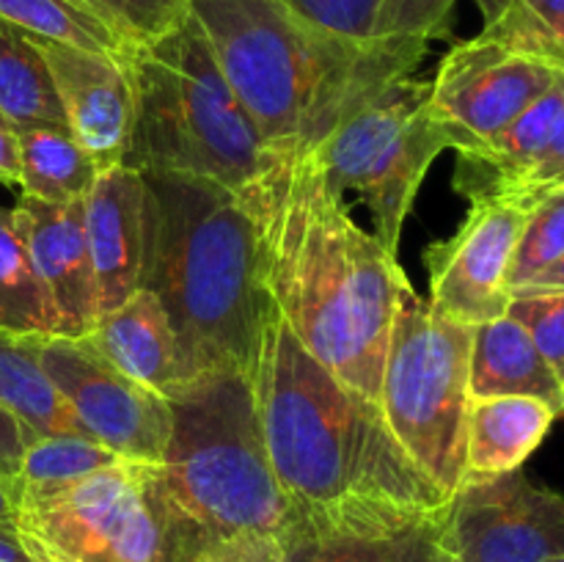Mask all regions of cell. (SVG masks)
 <instances>
[{
  "instance_id": "6da1fadb",
  "label": "cell",
  "mask_w": 564,
  "mask_h": 562,
  "mask_svg": "<svg viewBox=\"0 0 564 562\" xmlns=\"http://www.w3.org/2000/svg\"><path fill=\"white\" fill-rule=\"evenodd\" d=\"M237 196L257 229L259 275L273 306L314 358L378 402L408 281L394 253L352 220L314 152L273 147Z\"/></svg>"
},
{
  "instance_id": "7a4b0ae2",
  "label": "cell",
  "mask_w": 564,
  "mask_h": 562,
  "mask_svg": "<svg viewBox=\"0 0 564 562\" xmlns=\"http://www.w3.org/2000/svg\"><path fill=\"white\" fill-rule=\"evenodd\" d=\"M248 378L270 468L295 516L389 527L449 510L452 496L397 444L378 402L314 358L275 306Z\"/></svg>"
},
{
  "instance_id": "3957f363",
  "label": "cell",
  "mask_w": 564,
  "mask_h": 562,
  "mask_svg": "<svg viewBox=\"0 0 564 562\" xmlns=\"http://www.w3.org/2000/svg\"><path fill=\"white\" fill-rule=\"evenodd\" d=\"M226 83L270 147L314 152L347 116L427 47L352 44L303 20L284 0H187Z\"/></svg>"
},
{
  "instance_id": "277c9868",
  "label": "cell",
  "mask_w": 564,
  "mask_h": 562,
  "mask_svg": "<svg viewBox=\"0 0 564 562\" xmlns=\"http://www.w3.org/2000/svg\"><path fill=\"white\" fill-rule=\"evenodd\" d=\"M141 287L158 295L180 345L182 380L209 369L251 372L270 295L257 229L237 191L204 176L143 174Z\"/></svg>"
},
{
  "instance_id": "5b68a950",
  "label": "cell",
  "mask_w": 564,
  "mask_h": 562,
  "mask_svg": "<svg viewBox=\"0 0 564 562\" xmlns=\"http://www.w3.org/2000/svg\"><path fill=\"white\" fill-rule=\"evenodd\" d=\"M171 430L160 457L185 562L237 534L279 538L292 521L259 428L251 378L209 369L165 395Z\"/></svg>"
},
{
  "instance_id": "8992f818",
  "label": "cell",
  "mask_w": 564,
  "mask_h": 562,
  "mask_svg": "<svg viewBox=\"0 0 564 562\" xmlns=\"http://www.w3.org/2000/svg\"><path fill=\"white\" fill-rule=\"evenodd\" d=\"M119 55L135 99L127 169L204 176L231 191L262 171L273 147L229 88L191 11L158 42Z\"/></svg>"
},
{
  "instance_id": "52a82bcc",
  "label": "cell",
  "mask_w": 564,
  "mask_h": 562,
  "mask_svg": "<svg viewBox=\"0 0 564 562\" xmlns=\"http://www.w3.org/2000/svg\"><path fill=\"white\" fill-rule=\"evenodd\" d=\"M471 325L424 303L405 281L386 347L378 406L419 472L455 496L466 479Z\"/></svg>"
},
{
  "instance_id": "ba28073f",
  "label": "cell",
  "mask_w": 564,
  "mask_h": 562,
  "mask_svg": "<svg viewBox=\"0 0 564 562\" xmlns=\"http://www.w3.org/2000/svg\"><path fill=\"white\" fill-rule=\"evenodd\" d=\"M33 562H185L158 463L119 461L77 483L14 496Z\"/></svg>"
},
{
  "instance_id": "9c48e42d",
  "label": "cell",
  "mask_w": 564,
  "mask_h": 562,
  "mask_svg": "<svg viewBox=\"0 0 564 562\" xmlns=\"http://www.w3.org/2000/svg\"><path fill=\"white\" fill-rule=\"evenodd\" d=\"M430 88L433 80L397 77L314 149L336 191L361 193L372 209L375 237L394 257L430 165L449 149L430 114Z\"/></svg>"
},
{
  "instance_id": "30bf717a",
  "label": "cell",
  "mask_w": 564,
  "mask_h": 562,
  "mask_svg": "<svg viewBox=\"0 0 564 562\" xmlns=\"http://www.w3.org/2000/svg\"><path fill=\"white\" fill-rule=\"evenodd\" d=\"M33 350L83 433L124 461L160 463L171 430L163 395L127 378L86 339L33 336Z\"/></svg>"
},
{
  "instance_id": "8fae6325",
  "label": "cell",
  "mask_w": 564,
  "mask_h": 562,
  "mask_svg": "<svg viewBox=\"0 0 564 562\" xmlns=\"http://www.w3.org/2000/svg\"><path fill=\"white\" fill-rule=\"evenodd\" d=\"M562 75L560 66L479 33L441 61L430 88V114L449 149L463 152L499 136Z\"/></svg>"
},
{
  "instance_id": "7c38bea8",
  "label": "cell",
  "mask_w": 564,
  "mask_h": 562,
  "mask_svg": "<svg viewBox=\"0 0 564 562\" xmlns=\"http://www.w3.org/2000/svg\"><path fill=\"white\" fill-rule=\"evenodd\" d=\"M438 545L463 562H549L564 554V496L534 485L521 468L466 477Z\"/></svg>"
},
{
  "instance_id": "4fadbf2b",
  "label": "cell",
  "mask_w": 564,
  "mask_h": 562,
  "mask_svg": "<svg viewBox=\"0 0 564 562\" xmlns=\"http://www.w3.org/2000/svg\"><path fill=\"white\" fill-rule=\"evenodd\" d=\"M527 213L512 202L471 204L460 229L424 251L435 312L471 328L507 314V273Z\"/></svg>"
},
{
  "instance_id": "5bb4252c",
  "label": "cell",
  "mask_w": 564,
  "mask_h": 562,
  "mask_svg": "<svg viewBox=\"0 0 564 562\" xmlns=\"http://www.w3.org/2000/svg\"><path fill=\"white\" fill-rule=\"evenodd\" d=\"M36 39L53 75L55 94L75 141L97 171L124 165L135 121L130 72L119 53H97L75 44Z\"/></svg>"
},
{
  "instance_id": "9a60e30c",
  "label": "cell",
  "mask_w": 564,
  "mask_h": 562,
  "mask_svg": "<svg viewBox=\"0 0 564 562\" xmlns=\"http://www.w3.org/2000/svg\"><path fill=\"white\" fill-rule=\"evenodd\" d=\"M14 213L28 257L58 314L61 336L83 339L97 325V281L88 248L86 204L20 196Z\"/></svg>"
},
{
  "instance_id": "2e32d148",
  "label": "cell",
  "mask_w": 564,
  "mask_h": 562,
  "mask_svg": "<svg viewBox=\"0 0 564 562\" xmlns=\"http://www.w3.org/2000/svg\"><path fill=\"white\" fill-rule=\"evenodd\" d=\"M97 281V320L141 287L147 251V185L127 165L102 171L83 198Z\"/></svg>"
},
{
  "instance_id": "e0dca14e",
  "label": "cell",
  "mask_w": 564,
  "mask_h": 562,
  "mask_svg": "<svg viewBox=\"0 0 564 562\" xmlns=\"http://www.w3.org/2000/svg\"><path fill=\"white\" fill-rule=\"evenodd\" d=\"M564 102V75L534 99L499 136L457 152L455 191L468 204L518 202L523 182L538 165Z\"/></svg>"
},
{
  "instance_id": "ac0fdd59",
  "label": "cell",
  "mask_w": 564,
  "mask_h": 562,
  "mask_svg": "<svg viewBox=\"0 0 564 562\" xmlns=\"http://www.w3.org/2000/svg\"><path fill=\"white\" fill-rule=\"evenodd\" d=\"M83 339L119 372L158 395L165 397L182 380L176 334L163 303L147 287L102 314Z\"/></svg>"
},
{
  "instance_id": "d6986e66",
  "label": "cell",
  "mask_w": 564,
  "mask_h": 562,
  "mask_svg": "<svg viewBox=\"0 0 564 562\" xmlns=\"http://www.w3.org/2000/svg\"><path fill=\"white\" fill-rule=\"evenodd\" d=\"M444 516L389 527H341L292 516L279 534L284 562H435Z\"/></svg>"
},
{
  "instance_id": "ffe728a7",
  "label": "cell",
  "mask_w": 564,
  "mask_h": 562,
  "mask_svg": "<svg viewBox=\"0 0 564 562\" xmlns=\"http://www.w3.org/2000/svg\"><path fill=\"white\" fill-rule=\"evenodd\" d=\"M468 391L471 397H538L556 413L564 408V383L556 378L529 331L510 314L474 328Z\"/></svg>"
},
{
  "instance_id": "44dd1931",
  "label": "cell",
  "mask_w": 564,
  "mask_h": 562,
  "mask_svg": "<svg viewBox=\"0 0 564 562\" xmlns=\"http://www.w3.org/2000/svg\"><path fill=\"white\" fill-rule=\"evenodd\" d=\"M560 413L538 397H471L466 430V477L516 472L543 444Z\"/></svg>"
},
{
  "instance_id": "7402d4cb",
  "label": "cell",
  "mask_w": 564,
  "mask_h": 562,
  "mask_svg": "<svg viewBox=\"0 0 564 562\" xmlns=\"http://www.w3.org/2000/svg\"><path fill=\"white\" fill-rule=\"evenodd\" d=\"M17 147H20V196L50 204L80 202L99 176L97 165L75 141L69 127H20Z\"/></svg>"
},
{
  "instance_id": "603a6c76",
  "label": "cell",
  "mask_w": 564,
  "mask_h": 562,
  "mask_svg": "<svg viewBox=\"0 0 564 562\" xmlns=\"http://www.w3.org/2000/svg\"><path fill=\"white\" fill-rule=\"evenodd\" d=\"M0 119L14 130L66 127L53 75L36 39L0 20Z\"/></svg>"
},
{
  "instance_id": "cb8c5ba5",
  "label": "cell",
  "mask_w": 564,
  "mask_h": 562,
  "mask_svg": "<svg viewBox=\"0 0 564 562\" xmlns=\"http://www.w3.org/2000/svg\"><path fill=\"white\" fill-rule=\"evenodd\" d=\"M0 334L61 336L58 314L28 257L14 213L0 207Z\"/></svg>"
},
{
  "instance_id": "d4e9b609",
  "label": "cell",
  "mask_w": 564,
  "mask_h": 562,
  "mask_svg": "<svg viewBox=\"0 0 564 562\" xmlns=\"http://www.w3.org/2000/svg\"><path fill=\"white\" fill-rule=\"evenodd\" d=\"M119 461L124 457L110 452L108 446L86 433L39 435L28 444L20 474L14 477L11 488H14V496L25 494V490L61 488V485L77 483V479L102 472Z\"/></svg>"
},
{
  "instance_id": "484cf974",
  "label": "cell",
  "mask_w": 564,
  "mask_h": 562,
  "mask_svg": "<svg viewBox=\"0 0 564 562\" xmlns=\"http://www.w3.org/2000/svg\"><path fill=\"white\" fill-rule=\"evenodd\" d=\"M0 20L39 39L97 53H121V42L80 0H0Z\"/></svg>"
},
{
  "instance_id": "4316f807",
  "label": "cell",
  "mask_w": 564,
  "mask_h": 562,
  "mask_svg": "<svg viewBox=\"0 0 564 562\" xmlns=\"http://www.w3.org/2000/svg\"><path fill=\"white\" fill-rule=\"evenodd\" d=\"M485 36L564 69V0H516Z\"/></svg>"
},
{
  "instance_id": "83f0119b",
  "label": "cell",
  "mask_w": 564,
  "mask_h": 562,
  "mask_svg": "<svg viewBox=\"0 0 564 562\" xmlns=\"http://www.w3.org/2000/svg\"><path fill=\"white\" fill-rule=\"evenodd\" d=\"M564 257V187H554L532 204L512 253L507 284L510 292L527 287Z\"/></svg>"
},
{
  "instance_id": "f1b7e54d",
  "label": "cell",
  "mask_w": 564,
  "mask_h": 562,
  "mask_svg": "<svg viewBox=\"0 0 564 562\" xmlns=\"http://www.w3.org/2000/svg\"><path fill=\"white\" fill-rule=\"evenodd\" d=\"M80 3L110 28V33L121 42V50L130 44L158 42L187 17V0H80Z\"/></svg>"
},
{
  "instance_id": "f546056e",
  "label": "cell",
  "mask_w": 564,
  "mask_h": 562,
  "mask_svg": "<svg viewBox=\"0 0 564 562\" xmlns=\"http://www.w3.org/2000/svg\"><path fill=\"white\" fill-rule=\"evenodd\" d=\"M507 314L529 331L564 383V287H521L510 292Z\"/></svg>"
},
{
  "instance_id": "4dcf8cb0",
  "label": "cell",
  "mask_w": 564,
  "mask_h": 562,
  "mask_svg": "<svg viewBox=\"0 0 564 562\" xmlns=\"http://www.w3.org/2000/svg\"><path fill=\"white\" fill-rule=\"evenodd\" d=\"M457 0H380L372 42H405L427 47L444 36Z\"/></svg>"
},
{
  "instance_id": "1f68e13d",
  "label": "cell",
  "mask_w": 564,
  "mask_h": 562,
  "mask_svg": "<svg viewBox=\"0 0 564 562\" xmlns=\"http://www.w3.org/2000/svg\"><path fill=\"white\" fill-rule=\"evenodd\" d=\"M303 20L352 44H372L380 0H284Z\"/></svg>"
},
{
  "instance_id": "d6a6232c",
  "label": "cell",
  "mask_w": 564,
  "mask_h": 562,
  "mask_svg": "<svg viewBox=\"0 0 564 562\" xmlns=\"http://www.w3.org/2000/svg\"><path fill=\"white\" fill-rule=\"evenodd\" d=\"M562 185H564V102H562L554 132H551L538 165H534L532 174H529L527 182H523L516 204L523 209H532V204L538 202V198H543L545 193Z\"/></svg>"
},
{
  "instance_id": "836d02e7",
  "label": "cell",
  "mask_w": 564,
  "mask_h": 562,
  "mask_svg": "<svg viewBox=\"0 0 564 562\" xmlns=\"http://www.w3.org/2000/svg\"><path fill=\"white\" fill-rule=\"evenodd\" d=\"M191 562H284V551L273 534H237L209 545Z\"/></svg>"
},
{
  "instance_id": "e575fe53",
  "label": "cell",
  "mask_w": 564,
  "mask_h": 562,
  "mask_svg": "<svg viewBox=\"0 0 564 562\" xmlns=\"http://www.w3.org/2000/svg\"><path fill=\"white\" fill-rule=\"evenodd\" d=\"M33 439H36V435H33L31 430L0 402V477L14 483V477L20 474L28 444H31Z\"/></svg>"
},
{
  "instance_id": "d590c367",
  "label": "cell",
  "mask_w": 564,
  "mask_h": 562,
  "mask_svg": "<svg viewBox=\"0 0 564 562\" xmlns=\"http://www.w3.org/2000/svg\"><path fill=\"white\" fill-rule=\"evenodd\" d=\"M0 185L20 187V147L17 130L0 119Z\"/></svg>"
},
{
  "instance_id": "8d00e7d4",
  "label": "cell",
  "mask_w": 564,
  "mask_h": 562,
  "mask_svg": "<svg viewBox=\"0 0 564 562\" xmlns=\"http://www.w3.org/2000/svg\"><path fill=\"white\" fill-rule=\"evenodd\" d=\"M0 562H33L17 523H0Z\"/></svg>"
},
{
  "instance_id": "74e56055",
  "label": "cell",
  "mask_w": 564,
  "mask_h": 562,
  "mask_svg": "<svg viewBox=\"0 0 564 562\" xmlns=\"http://www.w3.org/2000/svg\"><path fill=\"white\" fill-rule=\"evenodd\" d=\"M474 3H477L479 14H482L485 28H490L510 11V6L516 3V0H474Z\"/></svg>"
},
{
  "instance_id": "f35d334b",
  "label": "cell",
  "mask_w": 564,
  "mask_h": 562,
  "mask_svg": "<svg viewBox=\"0 0 564 562\" xmlns=\"http://www.w3.org/2000/svg\"><path fill=\"white\" fill-rule=\"evenodd\" d=\"M17 505H14V488L6 477H0V523H14Z\"/></svg>"
},
{
  "instance_id": "ab89813d",
  "label": "cell",
  "mask_w": 564,
  "mask_h": 562,
  "mask_svg": "<svg viewBox=\"0 0 564 562\" xmlns=\"http://www.w3.org/2000/svg\"><path fill=\"white\" fill-rule=\"evenodd\" d=\"M527 287H564V257L560 259V262L551 264L549 270H543V273H540L538 279ZM518 290H521V287H518Z\"/></svg>"
},
{
  "instance_id": "60d3db41",
  "label": "cell",
  "mask_w": 564,
  "mask_h": 562,
  "mask_svg": "<svg viewBox=\"0 0 564 562\" xmlns=\"http://www.w3.org/2000/svg\"><path fill=\"white\" fill-rule=\"evenodd\" d=\"M435 562H463V560H457L455 554H449V551L441 549V551H438V560H435Z\"/></svg>"
},
{
  "instance_id": "b9f144b4",
  "label": "cell",
  "mask_w": 564,
  "mask_h": 562,
  "mask_svg": "<svg viewBox=\"0 0 564 562\" xmlns=\"http://www.w3.org/2000/svg\"><path fill=\"white\" fill-rule=\"evenodd\" d=\"M549 562H564V554H560V556H554V560H549Z\"/></svg>"
},
{
  "instance_id": "7bdbcfd3",
  "label": "cell",
  "mask_w": 564,
  "mask_h": 562,
  "mask_svg": "<svg viewBox=\"0 0 564 562\" xmlns=\"http://www.w3.org/2000/svg\"><path fill=\"white\" fill-rule=\"evenodd\" d=\"M562 413H564V408H562Z\"/></svg>"
},
{
  "instance_id": "ee69618b",
  "label": "cell",
  "mask_w": 564,
  "mask_h": 562,
  "mask_svg": "<svg viewBox=\"0 0 564 562\" xmlns=\"http://www.w3.org/2000/svg\"><path fill=\"white\" fill-rule=\"evenodd\" d=\"M562 187H564V185H562Z\"/></svg>"
}]
</instances>
